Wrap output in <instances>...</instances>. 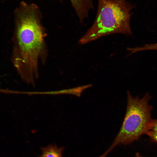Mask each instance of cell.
Returning <instances> with one entry per match:
<instances>
[{
    "instance_id": "1",
    "label": "cell",
    "mask_w": 157,
    "mask_h": 157,
    "mask_svg": "<svg viewBox=\"0 0 157 157\" xmlns=\"http://www.w3.org/2000/svg\"><path fill=\"white\" fill-rule=\"evenodd\" d=\"M14 14V63L22 78L34 85V78L38 76L39 62L44 64L47 55L41 13L36 4L22 1Z\"/></svg>"
},
{
    "instance_id": "2",
    "label": "cell",
    "mask_w": 157,
    "mask_h": 157,
    "mask_svg": "<svg viewBox=\"0 0 157 157\" xmlns=\"http://www.w3.org/2000/svg\"><path fill=\"white\" fill-rule=\"evenodd\" d=\"M133 8L127 0H98L94 23L79 43L85 44L112 33L131 35L130 21Z\"/></svg>"
},
{
    "instance_id": "3",
    "label": "cell",
    "mask_w": 157,
    "mask_h": 157,
    "mask_svg": "<svg viewBox=\"0 0 157 157\" xmlns=\"http://www.w3.org/2000/svg\"><path fill=\"white\" fill-rule=\"evenodd\" d=\"M151 96L146 93L142 98L134 97L127 92V106L125 116L120 129L109 148L99 157H106L117 146L127 144L147 134L152 126V107L149 104Z\"/></svg>"
},
{
    "instance_id": "4",
    "label": "cell",
    "mask_w": 157,
    "mask_h": 157,
    "mask_svg": "<svg viewBox=\"0 0 157 157\" xmlns=\"http://www.w3.org/2000/svg\"><path fill=\"white\" fill-rule=\"evenodd\" d=\"M69 0L81 23L88 17L89 11L94 8L93 0Z\"/></svg>"
},
{
    "instance_id": "5",
    "label": "cell",
    "mask_w": 157,
    "mask_h": 157,
    "mask_svg": "<svg viewBox=\"0 0 157 157\" xmlns=\"http://www.w3.org/2000/svg\"><path fill=\"white\" fill-rule=\"evenodd\" d=\"M62 148H58L55 145H49L42 149L40 157H62Z\"/></svg>"
},
{
    "instance_id": "6",
    "label": "cell",
    "mask_w": 157,
    "mask_h": 157,
    "mask_svg": "<svg viewBox=\"0 0 157 157\" xmlns=\"http://www.w3.org/2000/svg\"><path fill=\"white\" fill-rule=\"evenodd\" d=\"M147 135L152 141L157 143V119H154L151 128Z\"/></svg>"
},
{
    "instance_id": "7",
    "label": "cell",
    "mask_w": 157,
    "mask_h": 157,
    "mask_svg": "<svg viewBox=\"0 0 157 157\" xmlns=\"http://www.w3.org/2000/svg\"><path fill=\"white\" fill-rule=\"evenodd\" d=\"M147 50H157V43L146 44L143 47L132 48V51L134 53L138 51Z\"/></svg>"
},
{
    "instance_id": "8",
    "label": "cell",
    "mask_w": 157,
    "mask_h": 157,
    "mask_svg": "<svg viewBox=\"0 0 157 157\" xmlns=\"http://www.w3.org/2000/svg\"><path fill=\"white\" fill-rule=\"evenodd\" d=\"M135 157H144L138 153H137Z\"/></svg>"
}]
</instances>
